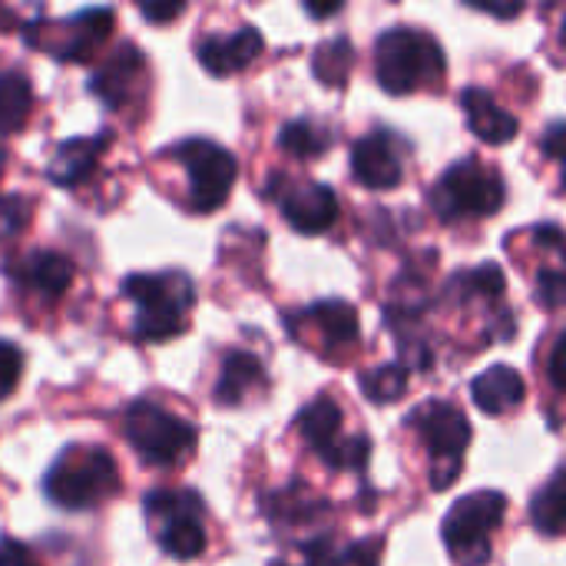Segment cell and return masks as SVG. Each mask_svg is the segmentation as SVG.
Here are the masks:
<instances>
[{"label": "cell", "mask_w": 566, "mask_h": 566, "mask_svg": "<svg viewBox=\"0 0 566 566\" xmlns=\"http://www.w3.org/2000/svg\"><path fill=\"white\" fill-rule=\"evenodd\" d=\"M119 292L136 308V322H133L136 342L153 345V342H169V338L186 335L189 312L196 305V285L186 272L179 269L136 272L123 279Z\"/></svg>", "instance_id": "obj_1"}, {"label": "cell", "mask_w": 566, "mask_h": 566, "mask_svg": "<svg viewBox=\"0 0 566 566\" xmlns=\"http://www.w3.org/2000/svg\"><path fill=\"white\" fill-rule=\"evenodd\" d=\"M444 50L434 33L408 23L388 27L375 40V80L391 96L438 86L444 76Z\"/></svg>", "instance_id": "obj_2"}, {"label": "cell", "mask_w": 566, "mask_h": 566, "mask_svg": "<svg viewBox=\"0 0 566 566\" xmlns=\"http://www.w3.org/2000/svg\"><path fill=\"white\" fill-rule=\"evenodd\" d=\"M119 491V468L106 448H66L43 478V494L60 511H90Z\"/></svg>", "instance_id": "obj_3"}, {"label": "cell", "mask_w": 566, "mask_h": 566, "mask_svg": "<svg viewBox=\"0 0 566 566\" xmlns=\"http://www.w3.org/2000/svg\"><path fill=\"white\" fill-rule=\"evenodd\" d=\"M428 202L431 212L448 226L461 219H491L504 209L507 186L494 166H484L478 156H464L431 186Z\"/></svg>", "instance_id": "obj_4"}, {"label": "cell", "mask_w": 566, "mask_h": 566, "mask_svg": "<svg viewBox=\"0 0 566 566\" xmlns=\"http://www.w3.org/2000/svg\"><path fill=\"white\" fill-rule=\"evenodd\" d=\"M405 424L421 438L424 451L431 454V471H428L431 491H448L461 478L464 451H468V444L474 438L471 434V421L451 401L431 398V401L418 405L408 415Z\"/></svg>", "instance_id": "obj_5"}, {"label": "cell", "mask_w": 566, "mask_h": 566, "mask_svg": "<svg viewBox=\"0 0 566 566\" xmlns=\"http://www.w3.org/2000/svg\"><path fill=\"white\" fill-rule=\"evenodd\" d=\"M123 434H126L129 448L136 451V458L149 468L182 464L199 441V431L186 418L159 408L149 398H139L126 408Z\"/></svg>", "instance_id": "obj_6"}, {"label": "cell", "mask_w": 566, "mask_h": 566, "mask_svg": "<svg viewBox=\"0 0 566 566\" xmlns=\"http://www.w3.org/2000/svg\"><path fill=\"white\" fill-rule=\"evenodd\" d=\"M507 517V497L501 491H478L461 497L444 524L441 541L458 566H488L494 554V534Z\"/></svg>", "instance_id": "obj_7"}, {"label": "cell", "mask_w": 566, "mask_h": 566, "mask_svg": "<svg viewBox=\"0 0 566 566\" xmlns=\"http://www.w3.org/2000/svg\"><path fill=\"white\" fill-rule=\"evenodd\" d=\"M143 514L156 534V544L172 560H196L206 554V507L192 491H153L143 497Z\"/></svg>", "instance_id": "obj_8"}, {"label": "cell", "mask_w": 566, "mask_h": 566, "mask_svg": "<svg viewBox=\"0 0 566 566\" xmlns=\"http://www.w3.org/2000/svg\"><path fill=\"white\" fill-rule=\"evenodd\" d=\"M169 156L186 172L189 209L196 216H209L229 199V192H232V186L239 179V163L226 146H219L212 139H202V136H189V139L176 143L169 149Z\"/></svg>", "instance_id": "obj_9"}, {"label": "cell", "mask_w": 566, "mask_h": 566, "mask_svg": "<svg viewBox=\"0 0 566 566\" xmlns=\"http://www.w3.org/2000/svg\"><path fill=\"white\" fill-rule=\"evenodd\" d=\"M113 27H116V13L109 7H90V10H80L56 23H46L43 17L30 20L23 27V40L30 46L46 50L53 60L86 63L113 36Z\"/></svg>", "instance_id": "obj_10"}, {"label": "cell", "mask_w": 566, "mask_h": 566, "mask_svg": "<svg viewBox=\"0 0 566 566\" xmlns=\"http://www.w3.org/2000/svg\"><path fill=\"white\" fill-rule=\"evenodd\" d=\"M269 186H275V189H265V196L279 202L282 219L295 232L322 235L338 222L342 206H338V192L328 182H315V179L295 182V179L275 172V176H269Z\"/></svg>", "instance_id": "obj_11"}, {"label": "cell", "mask_w": 566, "mask_h": 566, "mask_svg": "<svg viewBox=\"0 0 566 566\" xmlns=\"http://www.w3.org/2000/svg\"><path fill=\"white\" fill-rule=\"evenodd\" d=\"M408 139H401L395 129H371L352 146V176L365 189H398L405 179V153Z\"/></svg>", "instance_id": "obj_12"}, {"label": "cell", "mask_w": 566, "mask_h": 566, "mask_svg": "<svg viewBox=\"0 0 566 566\" xmlns=\"http://www.w3.org/2000/svg\"><path fill=\"white\" fill-rule=\"evenodd\" d=\"M146 76V56L139 53L136 43H119L103 63L99 70L90 76V93L106 106V109H126V103L136 96L139 80Z\"/></svg>", "instance_id": "obj_13"}, {"label": "cell", "mask_w": 566, "mask_h": 566, "mask_svg": "<svg viewBox=\"0 0 566 566\" xmlns=\"http://www.w3.org/2000/svg\"><path fill=\"white\" fill-rule=\"evenodd\" d=\"M3 275L13 279L23 292H33L40 298H60L70 285H73V262L60 252H50V249H33V252H23L17 259H7L3 262Z\"/></svg>", "instance_id": "obj_14"}, {"label": "cell", "mask_w": 566, "mask_h": 566, "mask_svg": "<svg viewBox=\"0 0 566 566\" xmlns=\"http://www.w3.org/2000/svg\"><path fill=\"white\" fill-rule=\"evenodd\" d=\"M265 50V36L259 27L252 23H242L239 30L232 33H216V36H206L199 46H196V60L206 73L212 76H235L242 73L249 63H255Z\"/></svg>", "instance_id": "obj_15"}, {"label": "cell", "mask_w": 566, "mask_h": 566, "mask_svg": "<svg viewBox=\"0 0 566 566\" xmlns=\"http://www.w3.org/2000/svg\"><path fill=\"white\" fill-rule=\"evenodd\" d=\"M285 322H302V328L318 332V342L325 352H345L358 345L361 325H358V308L348 305L345 298H322L312 302L302 312H289Z\"/></svg>", "instance_id": "obj_16"}, {"label": "cell", "mask_w": 566, "mask_h": 566, "mask_svg": "<svg viewBox=\"0 0 566 566\" xmlns=\"http://www.w3.org/2000/svg\"><path fill=\"white\" fill-rule=\"evenodd\" d=\"M113 143V133L103 129L96 136H73V139H63L56 149H53V159L46 166V176L53 186L60 189H76L80 182H86L96 169H99V159L103 153L109 149Z\"/></svg>", "instance_id": "obj_17"}, {"label": "cell", "mask_w": 566, "mask_h": 566, "mask_svg": "<svg viewBox=\"0 0 566 566\" xmlns=\"http://www.w3.org/2000/svg\"><path fill=\"white\" fill-rule=\"evenodd\" d=\"M269 388V375H265V365L259 355L252 352H226L222 365H219V378H216V388H212V398L216 405L222 408H239L245 405L252 395L265 391Z\"/></svg>", "instance_id": "obj_18"}, {"label": "cell", "mask_w": 566, "mask_h": 566, "mask_svg": "<svg viewBox=\"0 0 566 566\" xmlns=\"http://www.w3.org/2000/svg\"><path fill=\"white\" fill-rule=\"evenodd\" d=\"M461 109H464V116H468L471 133H474L481 143H488V146H507V143H514L517 133H521L517 116L507 113V109H504L488 90H481V86H468V90L461 93Z\"/></svg>", "instance_id": "obj_19"}, {"label": "cell", "mask_w": 566, "mask_h": 566, "mask_svg": "<svg viewBox=\"0 0 566 566\" xmlns=\"http://www.w3.org/2000/svg\"><path fill=\"white\" fill-rule=\"evenodd\" d=\"M471 398L474 405L491 415V418H501L514 408L524 405L527 398V381L521 378V371H514L511 365H491L488 371H481L474 381H471Z\"/></svg>", "instance_id": "obj_20"}, {"label": "cell", "mask_w": 566, "mask_h": 566, "mask_svg": "<svg viewBox=\"0 0 566 566\" xmlns=\"http://www.w3.org/2000/svg\"><path fill=\"white\" fill-rule=\"evenodd\" d=\"M342 424H345V415H342L338 401L328 398V395H318L315 401H308V405L298 411V418H295L298 434L305 438V444H308L318 458L342 438Z\"/></svg>", "instance_id": "obj_21"}, {"label": "cell", "mask_w": 566, "mask_h": 566, "mask_svg": "<svg viewBox=\"0 0 566 566\" xmlns=\"http://www.w3.org/2000/svg\"><path fill=\"white\" fill-rule=\"evenodd\" d=\"M33 113V86L23 70L0 73V139L17 136Z\"/></svg>", "instance_id": "obj_22"}, {"label": "cell", "mask_w": 566, "mask_h": 566, "mask_svg": "<svg viewBox=\"0 0 566 566\" xmlns=\"http://www.w3.org/2000/svg\"><path fill=\"white\" fill-rule=\"evenodd\" d=\"M325 511V501L312 497L305 484H289L285 491H272L262 497V514L272 524H308Z\"/></svg>", "instance_id": "obj_23"}, {"label": "cell", "mask_w": 566, "mask_h": 566, "mask_svg": "<svg viewBox=\"0 0 566 566\" xmlns=\"http://www.w3.org/2000/svg\"><path fill=\"white\" fill-rule=\"evenodd\" d=\"M355 70V46L348 36H335V40H325L315 46L312 53V73L322 86H332V90H342L348 83Z\"/></svg>", "instance_id": "obj_24"}, {"label": "cell", "mask_w": 566, "mask_h": 566, "mask_svg": "<svg viewBox=\"0 0 566 566\" xmlns=\"http://www.w3.org/2000/svg\"><path fill=\"white\" fill-rule=\"evenodd\" d=\"M332 129L315 119H292L279 129V149L295 159H318L332 149Z\"/></svg>", "instance_id": "obj_25"}, {"label": "cell", "mask_w": 566, "mask_h": 566, "mask_svg": "<svg viewBox=\"0 0 566 566\" xmlns=\"http://www.w3.org/2000/svg\"><path fill=\"white\" fill-rule=\"evenodd\" d=\"M564 468H557L551 474V481L534 494V504H531V524H534V531H541L551 541H557L564 534Z\"/></svg>", "instance_id": "obj_26"}, {"label": "cell", "mask_w": 566, "mask_h": 566, "mask_svg": "<svg viewBox=\"0 0 566 566\" xmlns=\"http://www.w3.org/2000/svg\"><path fill=\"white\" fill-rule=\"evenodd\" d=\"M504 285H507V279H504L501 265L481 262L478 269H468V272L451 275L448 295L451 298H461V302H471V298H501L504 295Z\"/></svg>", "instance_id": "obj_27"}, {"label": "cell", "mask_w": 566, "mask_h": 566, "mask_svg": "<svg viewBox=\"0 0 566 566\" xmlns=\"http://www.w3.org/2000/svg\"><path fill=\"white\" fill-rule=\"evenodd\" d=\"M358 388L361 395L371 401V405H395L405 398L408 391V371L395 361V365H381V368H371L358 378Z\"/></svg>", "instance_id": "obj_28"}, {"label": "cell", "mask_w": 566, "mask_h": 566, "mask_svg": "<svg viewBox=\"0 0 566 566\" xmlns=\"http://www.w3.org/2000/svg\"><path fill=\"white\" fill-rule=\"evenodd\" d=\"M322 461L332 471H348V474H365L368 461H371V438L368 434H342L325 454Z\"/></svg>", "instance_id": "obj_29"}, {"label": "cell", "mask_w": 566, "mask_h": 566, "mask_svg": "<svg viewBox=\"0 0 566 566\" xmlns=\"http://www.w3.org/2000/svg\"><path fill=\"white\" fill-rule=\"evenodd\" d=\"M381 554H385V541L381 537H365V541H355V544L342 547L322 566H381Z\"/></svg>", "instance_id": "obj_30"}, {"label": "cell", "mask_w": 566, "mask_h": 566, "mask_svg": "<svg viewBox=\"0 0 566 566\" xmlns=\"http://www.w3.org/2000/svg\"><path fill=\"white\" fill-rule=\"evenodd\" d=\"M30 222V202L23 196H0V242L13 239Z\"/></svg>", "instance_id": "obj_31"}, {"label": "cell", "mask_w": 566, "mask_h": 566, "mask_svg": "<svg viewBox=\"0 0 566 566\" xmlns=\"http://www.w3.org/2000/svg\"><path fill=\"white\" fill-rule=\"evenodd\" d=\"M564 295H566V279L560 269H541V275H537V305L541 308H547V312H557L560 305H564Z\"/></svg>", "instance_id": "obj_32"}, {"label": "cell", "mask_w": 566, "mask_h": 566, "mask_svg": "<svg viewBox=\"0 0 566 566\" xmlns=\"http://www.w3.org/2000/svg\"><path fill=\"white\" fill-rule=\"evenodd\" d=\"M20 375H23V352L13 342L0 338V398H7L20 385Z\"/></svg>", "instance_id": "obj_33"}, {"label": "cell", "mask_w": 566, "mask_h": 566, "mask_svg": "<svg viewBox=\"0 0 566 566\" xmlns=\"http://www.w3.org/2000/svg\"><path fill=\"white\" fill-rule=\"evenodd\" d=\"M182 13H186V0H159V3L146 0V3H139V17H146L149 23H169Z\"/></svg>", "instance_id": "obj_34"}, {"label": "cell", "mask_w": 566, "mask_h": 566, "mask_svg": "<svg viewBox=\"0 0 566 566\" xmlns=\"http://www.w3.org/2000/svg\"><path fill=\"white\" fill-rule=\"evenodd\" d=\"M0 566H43L36 560V554L27 547V544H20V541H13V537H3L0 541Z\"/></svg>", "instance_id": "obj_35"}, {"label": "cell", "mask_w": 566, "mask_h": 566, "mask_svg": "<svg viewBox=\"0 0 566 566\" xmlns=\"http://www.w3.org/2000/svg\"><path fill=\"white\" fill-rule=\"evenodd\" d=\"M564 352H566V338L557 335L554 348H551V365H547V375H551V385L557 395H564Z\"/></svg>", "instance_id": "obj_36"}, {"label": "cell", "mask_w": 566, "mask_h": 566, "mask_svg": "<svg viewBox=\"0 0 566 566\" xmlns=\"http://www.w3.org/2000/svg\"><path fill=\"white\" fill-rule=\"evenodd\" d=\"M471 10L478 13H491V17H501V20H514L524 13V3H468Z\"/></svg>", "instance_id": "obj_37"}, {"label": "cell", "mask_w": 566, "mask_h": 566, "mask_svg": "<svg viewBox=\"0 0 566 566\" xmlns=\"http://www.w3.org/2000/svg\"><path fill=\"white\" fill-rule=\"evenodd\" d=\"M564 123H554L551 129H547V136H544V156L551 159V163H560V156H564Z\"/></svg>", "instance_id": "obj_38"}, {"label": "cell", "mask_w": 566, "mask_h": 566, "mask_svg": "<svg viewBox=\"0 0 566 566\" xmlns=\"http://www.w3.org/2000/svg\"><path fill=\"white\" fill-rule=\"evenodd\" d=\"M534 235H537V242H541V245H547L551 252H557V255H560V249H564V232H560V226H557V222L537 226V229H534Z\"/></svg>", "instance_id": "obj_39"}, {"label": "cell", "mask_w": 566, "mask_h": 566, "mask_svg": "<svg viewBox=\"0 0 566 566\" xmlns=\"http://www.w3.org/2000/svg\"><path fill=\"white\" fill-rule=\"evenodd\" d=\"M342 10H345V3H325V7H318V3H305V13H308V17H315V20L335 17V13H342Z\"/></svg>", "instance_id": "obj_40"}, {"label": "cell", "mask_w": 566, "mask_h": 566, "mask_svg": "<svg viewBox=\"0 0 566 566\" xmlns=\"http://www.w3.org/2000/svg\"><path fill=\"white\" fill-rule=\"evenodd\" d=\"M0 172H3V153H0Z\"/></svg>", "instance_id": "obj_41"}]
</instances>
